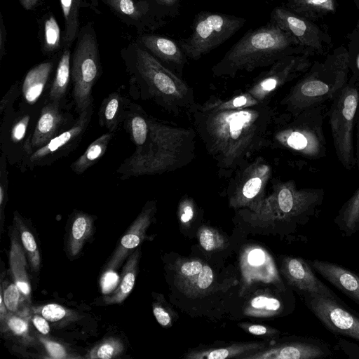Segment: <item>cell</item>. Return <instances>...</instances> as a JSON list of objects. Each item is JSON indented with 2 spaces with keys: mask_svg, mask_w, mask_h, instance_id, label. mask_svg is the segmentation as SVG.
<instances>
[{
  "mask_svg": "<svg viewBox=\"0 0 359 359\" xmlns=\"http://www.w3.org/2000/svg\"><path fill=\"white\" fill-rule=\"evenodd\" d=\"M188 113L221 177H231L271 143L274 111L269 102L222 109L196 102Z\"/></svg>",
  "mask_w": 359,
  "mask_h": 359,
  "instance_id": "obj_1",
  "label": "cell"
},
{
  "mask_svg": "<svg viewBox=\"0 0 359 359\" xmlns=\"http://www.w3.org/2000/svg\"><path fill=\"white\" fill-rule=\"evenodd\" d=\"M149 132L142 147L116 170L118 178L159 175L188 165L196 156V133L149 114Z\"/></svg>",
  "mask_w": 359,
  "mask_h": 359,
  "instance_id": "obj_2",
  "label": "cell"
},
{
  "mask_svg": "<svg viewBox=\"0 0 359 359\" xmlns=\"http://www.w3.org/2000/svg\"><path fill=\"white\" fill-rule=\"evenodd\" d=\"M124 60L132 97L151 100L175 115L189 112L196 103L194 88L144 48L133 44Z\"/></svg>",
  "mask_w": 359,
  "mask_h": 359,
  "instance_id": "obj_3",
  "label": "cell"
},
{
  "mask_svg": "<svg viewBox=\"0 0 359 359\" xmlns=\"http://www.w3.org/2000/svg\"><path fill=\"white\" fill-rule=\"evenodd\" d=\"M297 41L274 22L249 30L212 67L215 76L234 77L240 72L268 67L294 54Z\"/></svg>",
  "mask_w": 359,
  "mask_h": 359,
  "instance_id": "obj_4",
  "label": "cell"
},
{
  "mask_svg": "<svg viewBox=\"0 0 359 359\" xmlns=\"http://www.w3.org/2000/svg\"><path fill=\"white\" fill-rule=\"evenodd\" d=\"M325 104L306 109L296 116L283 114L276 125L271 143L309 159L326 156L323 132Z\"/></svg>",
  "mask_w": 359,
  "mask_h": 359,
  "instance_id": "obj_5",
  "label": "cell"
},
{
  "mask_svg": "<svg viewBox=\"0 0 359 359\" xmlns=\"http://www.w3.org/2000/svg\"><path fill=\"white\" fill-rule=\"evenodd\" d=\"M324 194L322 189H299L294 181L276 180L271 194L251 216L264 221L303 223L319 210Z\"/></svg>",
  "mask_w": 359,
  "mask_h": 359,
  "instance_id": "obj_6",
  "label": "cell"
},
{
  "mask_svg": "<svg viewBox=\"0 0 359 359\" xmlns=\"http://www.w3.org/2000/svg\"><path fill=\"white\" fill-rule=\"evenodd\" d=\"M245 22L241 17L202 12L196 15L190 36L177 43L187 57L196 60L228 40Z\"/></svg>",
  "mask_w": 359,
  "mask_h": 359,
  "instance_id": "obj_7",
  "label": "cell"
},
{
  "mask_svg": "<svg viewBox=\"0 0 359 359\" xmlns=\"http://www.w3.org/2000/svg\"><path fill=\"white\" fill-rule=\"evenodd\" d=\"M358 104L359 88L353 84H346L332 100L328 111L335 153L347 170L356 165L353 130Z\"/></svg>",
  "mask_w": 359,
  "mask_h": 359,
  "instance_id": "obj_8",
  "label": "cell"
},
{
  "mask_svg": "<svg viewBox=\"0 0 359 359\" xmlns=\"http://www.w3.org/2000/svg\"><path fill=\"white\" fill-rule=\"evenodd\" d=\"M101 74L95 35L90 28L83 29L71 62L72 97L78 114L93 104L92 89Z\"/></svg>",
  "mask_w": 359,
  "mask_h": 359,
  "instance_id": "obj_9",
  "label": "cell"
},
{
  "mask_svg": "<svg viewBox=\"0 0 359 359\" xmlns=\"http://www.w3.org/2000/svg\"><path fill=\"white\" fill-rule=\"evenodd\" d=\"M40 111L19 106L1 118L0 148L10 165L20 170L32 153L31 139Z\"/></svg>",
  "mask_w": 359,
  "mask_h": 359,
  "instance_id": "obj_10",
  "label": "cell"
},
{
  "mask_svg": "<svg viewBox=\"0 0 359 359\" xmlns=\"http://www.w3.org/2000/svg\"><path fill=\"white\" fill-rule=\"evenodd\" d=\"M345 85L346 75L341 71L332 75L314 72L295 83L280 104L287 114L294 116L306 109L332 100Z\"/></svg>",
  "mask_w": 359,
  "mask_h": 359,
  "instance_id": "obj_11",
  "label": "cell"
},
{
  "mask_svg": "<svg viewBox=\"0 0 359 359\" xmlns=\"http://www.w3.org/2000/svg\"><path fill=\"white\" fill-rule=\"evenodd\" d=\"M271 174V167L262 157L239 168L228 187L229 205L234 208L255 211L266 198L265 191Z\"/></svg>",
  "mask_w": 359,
  "mask_h": 359,
  "instance_id": "obj_12",
  "label": "cell"
},
{
  "mask_svg": "<svg viewBox=\"0 0 359 359\" xmlns=\"http://www.w3.org/2000/svg\"><path fill=\"white\" fill-rule=\"evenodd\" d=\"M93 104L78 114L74 124L44 146L33 151L23 163L20 170H33L37 167L52 165L66 157L79 145L93 114Z\"/></svg>",
  "mask_w": 359,
  "mask_h": 359,
  "instance_id": "obj_13",
  "label": "cell"
},
{
  "mask_svg": "<svg viewBox=\"0 0 359 359\" xmlns=\"http://www.w3.org/2000/svg\"><path fill=\"white\" fill-rule=\"evenodd\" d=\"M304 304L330 332L359 341V316L342 300L314 293H302Z\"/></svg>",
  "mask_w": 359,
  "mask_h": 359,
  "instance_id": "obj_14",
  "label": "cell"
},
{
  "mask_svg": "<svg viewBox=\"0 0 359 359\" xmlns=\"http://www.w3.org/2000/svg\"><path fill=\"white\" fill-rule=\"evenodd\" d=\"M310 65L305 55H289L275 62L260 74L245 90L259 102H269L273 93L291 81Z\"/></svg>",
  "mask_w": 359,
  "mask_h": 359,
  "instance_id": "obj_15",
  "label": "cell"
},
{
  "mask_svg": "<svg viewBox=\"0 0 359 359\" xmlns=\"http://www.w3.org/2000/svg\"><path fill=\"white\" fill-rule=\"evenodd\" d=\"M65 106L48 99L42 106L31 139L32 152L74 124L76 118Z\"/></svg>",
  "mask_w": 359,
  "mask_h": 359,
  "instance_id": "obj_16",
  "label": "cell"
},
{
  "mask_svg": "<svg viewBox=\"0 0 359 359\" xmlns=\"http://www.w3.org/2000/svg\"><path fill=\"white\" fill-rule=\"evenodd\" d=\"M332 354L328 345L314 338H300L281 343L269 349H262L242 359H317Z\"/></svg>",
  "mask_w": 359,
  "mask_h": 359,
  "instance_id": "obj_17",
  "label": "cell"
},
{
  "mask_svg": "<svg viewBox=\"0 0 359 359\" xmlns=\"http://www.w3.org/2000/svg\"><path fill=\"white\" fill-rule=\"evenodd\" d=\"M270 21L289 33L299 46L320 52L323 49L322 35L317 26L287 8L277 6L270 14Z\"/></svg>",
  "mask_w": 359,
  "mask_h": 359,
  "instance_id": "obj_18",
  "label": "cell"
},
{
  "mask_svg": "<svg viewBox=\"0 0 359 359\" xmlns=\"http://www.w3.org/2000/svg\"><path fill=\"white\" fill-rule=\"evenodd\" d=\"M282 272L287 283L299 294L314 293L340 299L315 275L309 261L297 257H285L282 262Z\"/></svg>",
  "mask_w": 359,
  "mask_h": 359,
  "instance_id": "obj_19",
  "label": "cell"
},
{
  "mask_svg": "<svg viewBox=\"0 0 359 359\" xmlns=\"http://www.w3.org/2000/svg\"><path fill=\"white\" fill-rule=\"evenodd\" d=\"M156 210L154 201H148L144 205L141 212L120 240L107 264V269L108 271L118 268L144 240L147 230L151 223Z\"/></svg>",
  "mask_w": 359,
  "mask_h": 359,
  "instance_id": "obj_20",
  "label": "cell"
},
{
  "mask_svg": "<svg viewBox=\"0 0 359 359\" xmlns=\"http://www.w3.org/2000/svg\"><path fill=\"white\" fill-rule=\"evenodd\" d=\"M175 271L177 285L190 296L205 294L214 282L212 269L198 259L180 261L176 264Z\"/></svg>",
  "mask_w": 359,
  "mask_h": 359,
  "instance_id": "obj_21",
  "label": "cell"
},
{
  "mask_svg": "<svg viewBox=\"0 0 359 359\" xmlns=\"http://www.w3.org/2000/svg\"><path fill=\"white\" fill-rule=\"evenodd\" d=\"M53 68V62L40 63L29 69L21 85V102L20 106L41 110L48 100L50 86V76Z\"/></svg>",
  "mask_w": 359,
  "mask_h": 359,
  "instance_id": "obj_22",
  "label": "cell"
},
{
  "mask_svg": "<svg viewBox=\"0 0 359 359\" xmlns=\"http://www.w3.org/2000/svg\"><path fill=\"white\" fill-rule=\"evenodd\" d=\"M311 267L359 305V276L337 264L314 259L309 261Z\"/></svg>",
  "mask_w": 359,
  "mask_h": 359,
  "instance_id": "obj_23",
  "label": "cell"
},
{
  "mask_svg": "<svg viewBox=\"0 0 359 359\" xmlns=\"http://www.w3.org/2000/svg\"><path fill=\"white\" fill-rule=\"evenodd\" d=\"M139 40L148 52L159 61L168 65L170 69L172 68L181 73L187 63V57L179 43L171 39L155 34H144Z\"/></svg>",
  "mask_w": 359,
  "mask_h": 359,
  "instance_id": "obj_24",
  "label": "cell"
},
{
  "mask_svg": "<svg viewBox=\"0 0 359 359\" xmlns=\"http://www.w3.org/2000/svg\"><path fill=\"white\" fill-rule=\"evenodd\" d=\"M130 102L118 90L109 93L103 99L99 108V125L109 132L115 133L123 122Z\"/></svg>",
  "mask_w": 359,
  "mask_h": 359,
  "instance_id": "obj_25",
  "label": "cell"
},
{
  "mask_svg": "<svg viewBox=\"0 0 359 359\" xmlns=\"http://www.w3.org/2000/svg\"><path fill=\"white\" fill-rule=\"evenodd\" d=\"M14 231L11 236L9 265L14 282L20 290L25 301L31 302V285L27 273V259L24 250Z\"/></svg>",
  "mask_w": 359,
  "mask_h": 359,
  "instance_id": "obj_26",
  "label": "cell"
},
{
  "mask_svg": "<svg viewBox=\"0 0 359 359\" xmlns=\"http://www.w3.org/2000/svg\"><path fill=\"white\" fill-rule=\"evenodd\" d=\"M149 114L138 104L130 102L122 123L130 140L139 149L145 143L149 132Z\"/></svg>",
  "mask_w": 359,
  "mask_h": 359,
  "instance_id": "obj_27",
  "label": "cell"
},
{
  "mask_svg": "<svg viewBox=\"0 0 359 359\" xmlns=\"http://www.w3.org/2000/svg\"><path fill=\"white\" fill-rule=\"evenodd\" d=\"M140 255V248H138L129 255L123 266L119 284L111 295L104 297V304H121L130 294L135 283Z\"/></svg>",
  "mask_w": 359,
  "mask_h": 359,
  "instance_id": "obj_28",
  "label": "cell"
},
{
  "mask_svg": "<svg viewBox=\"0 0 359 359\" xmlns=\"http://www.w3.org/2000/svg\"><path fill=\"white\" fill-rule=\"evenodd\" d=\"M264 344L257 342L236 344L224 348L192 351L187 353L185 358L189 359H242L248 355L264 349Z\"/></svg>",
  "mask_w": 359,
  "mask_h": 359,
  "instance_id": "obj_29",
  "label": "cell"
},
{
  "mask_svg": "<svg viewBox=\"0 0 359 359\" xmlns=\"http://www.w3.org/2000/svg\"><path fill=\"white\" fill-rule=\"evenodd\" d=\"M114 133L107 132L93 141L86 151L70 165L71 170L76 175L84 173L97 163L106 153Z\"/></svg>",
  "mask_w": 359,
  "mask_h": 359,
  "instance_id": "obj_30",
  "label": "cell"
},
{
  "mask_svg": "<svg viewBox=\"0 0 359 359\" xmlns=\"http://www.w3.org/2000/svg\"><path fill=\"white\" fill-rule=\"evenodd\" d=\"M71 75L70 51L65 49L57 66L55 76L49 88L48 99L66 104Z\"/></svg>",
  "mask_w": 359,
  "mask_h": 359,
  "instance_id": "obj_31",
  "label": "cell"
},
{
  "mask_svg": "<svg viewBox=\"0 0 359 359\" xmlns=\"http://www.w3.org/2000/svg\"><path fill=\"white\" fill-rule=\"evenodd\" d=\"M287 8L309 20H317L336 11L334 0H286Z\"/></svg>",
  "mask_w": 359,
  "mask_h": 359,
  "instance_id": "obj_32",
  "label": "cell"
},
{
  "mask_svg": "<svg viewBox=\"0 0 359 359\" xmlns=\"http://www.w3.org/2000/svg\"><path fill=\"white\" fill-rule=\"evenodd\" d=\"M94 219L85 212H78L73 218L69 239V250L72 256L79 254L93 232Z\"/></svg>",
  "mask_w": 359,
  "mask_h": 359,
  "instance_id": "obj_33",
  "label": "cell"
},
{
  "mask_svg": "<svg viewBox=\"0 0 359 359\" xmlns=\"http://www.w3.org/2000/svg\"><path fill=\"white\" fill-rule=\"evenodd\" d=\"M334 222L346 236L359 231V188L342 205Z\"/></svg>",
  "mask_w": 359,
  "mask_h": 359,
  "instance_id": "obj_34",
  "label": "cell"
},
{
  "mask_svg": "<svg viewBox=\"0 0 359 359\" xmlns=\"http://www.w3.org/2000/svg\"><path fill=\"white\" fill-rule=\"evenodd\" d=\"M32 312L27 309L15 313L8 312L1 324V330L4 328L18 337L22 342L32 344L34 339L30 334L29 320Z\"/></svg>",
  "mask_w": 359,
  "mask_h": 359,
  "instance_id": "obj_35",
  "label": "cell"
},
{
  "mask_svg": "<svg viewBox=\"0 0 359 359\" xmlns=\"http://www.w3.org/2000/svg\"><path fill=\"white\" fill-rule=\"evenodd\" d=\"M283 310L280 300L276 297L260 294L253 297L246 305L244 313L254 317H271Z\"/></svg>",
  "mask_w": 359,
  "mask_h": 359,
  "instance_id": "obj_36",
  "label": "cell"
},
{
  "mask_svg": "<svg viewBox=\"0 0 359 359\" xmlns=\"http://www.w3.org/2000/svg\"><path fill=\"white\" fill-rule=\"evenodd\" d=\"M14 223L32 269L37 271L41 266V257L34 237L25 224L22 217L16 211L14 212Z\"/></svg>",
  "mask_w": 359,
  "mask_h": 359,
  "instance_id": "obj_37",
  "label": "cell"
},
{
  "mask_svg": "<svg viewBox=\"0 0 359 359\" xmlns=\"http://www.w3.org/2000/svg\"><path fill=\"white\" fill-rule=\"evenodd\" d=\"M83 0H60L65 19L64 43L69 46L79 32V13Z\"/></svg>",
  "mask_w": 359,
  "mask_h": 359,
  "instance_id": "obj_38",
  "label": "cell"
},
{
  "mask_svg": "<svg viewBox=\"0 0 359 359\" xmlns=\"http://www.w3.org/2000/svg\"><path fill=\"white\" fill-rule=\"evenodd\" d=\"M119 15L138 22L146 18L149 12V5L147 1L135 2L134 0H103Z\"/></svg>",
  "mask_w": 359,
  "mask_h": 359,
  "instance_id": "obj_39",
  "label": "cell"
},
{
  "mask_svg": "<svg viewBox=\"0 0 359 359\" xmlns=\"http://www.w3.org/2000/svg\"><path fill=\"white\" fill-rule=\"evenodd\" d=\"M32 313L40 314L48 321L57 323L62 325L68 324L78 318L77 313L57 304H48L32 307Z\"/></svg>",
  "mask_w": 359,
  "mask_h": 359,
  "instance_id": "obj_40",
  "label": "cell"
},
{
  "mask_svg": "<svg viewBox=\"0 0 359 359\" xmlns=\"http://www.w3.org/2000/svg\"><path fill=\"white\" fill-rule=\"evenodd\" d=\"M124 351L123 341L117 337H111L102 340L94 346L86 355L90 359H111L118 357Z\"/></svg>",
  "mask_w": 359,
  "mask_h": 359,
  "instance_id": "obj_41",
  "label": "cell"
},
{
  "mask_svg": "<svg viewBox=\"0 0 359 359\" xmlns=\"http://www.w3.org/2000/svg\"><path fill=\"white\" fill-rule=\"evenodd\" d=\"M60 43V29L56 19L50 15L44 22V50L51 53L57 50Z\"/></svg>",
  "mask_w": 359,
  "mask_h": 359,
  "instance_id": "obj_42",
  "label": "cell"
},
{
  "mask_svg": "<svg viewBox=\"0 0 359 359\" xmlns=\"http://www.w3.org/2000/svg\"><path fill=\"white\" fill-rule=\"evenodd\" d=\"M201 245L206 251H214L222 248L224 245V240L219 232L208 226H203L198 234Z\"/></svg>",
  "mask_w": 359,
  "mask_h": 359,
  "instance_id": "obj_43",
  "label": "cell"
},
{
  "mask_svg": "<svg viewBox=\"0 0 359 359\" xmlns=\"http://www.w3.org/2000/svg\"><path fill=\"white\" fill-rule=\"evenodd\" d=\"M1 285L3 287L2 284ZM3 297L6 309L11 313L17 312L20 304L25 301L15 282L8 284L4 289L3 288Z\"/></svg>",
  "mask_w": 359,
  "mask_h": 359,
  "instance_id": "obj_44",
  "label": "cell"
},
{
  "mask_svg": "<svg viewBox=\"0 0 359 359\" xmlns=\"http://www.w3.org/2000/svg\"><path fill=\"white\" fill-rule=\"evenodd\" d=\"M153 313L157 322L163 327L172 326L176 314L163 299L154 302Z\"/></svg>",
  "mask_w": 359,
  "mask_h": 359,
  "instance_id": "obj_45",
  "label": "cell"
},
{
  "mask_svg": "<svg viewBox=\"0 0 359 359\" xmlns=\"http://www.w3.org/2000/svg\"><path fill=\"white\" fill-rule=\"evenodd\" d=\"M8 161L6 156L1 153L0 156V210L1 218L4 215V211L8 200Z\"/></svg>",
  "mask_w": 359,
  "mask_h": 359,
  "instance_id": "obj_46",
  "label": "cell"
},
{
  "mask_svg": "<svg viewBox=\"0 0 359 359\" xmlns=\"http://www.w3.org/2000/svg\"><path fill=\"white\" fill-rule=\"evenodd\" d=\"M38 338L50 358L53 359L72 358L69 355L67 350L62 344L42 336H38Z\"/></svg>",
  "mask_w": 359,
  "mask_h": 359,
  "instance_id": "obj_47",
  "label": "cell"
},
{
  "mask_svg": "<svg viewBox=\"0 0 359 359\" xmlns=\"http://www.w3.org/2000/svg\"><path fill=\"white\" fill-rule=\"evenodd\" d=\"M20 96H21V86L17 81L10 87L0 101L1 118L9 110L14 108V104Z\"/></svg>",
  "mask_w": 359,
  "mask_h": 359,
  "instance_id": "obj_48",
  "label": "cell"
},
{
  "mask_svg": "<svg viewBox=\"0 0 359 359\" xmlns=\"http://www.w3.org/2000/svg\"><path fill=\"white\" fill-rule=\"evenodd\" d=\"M194 217V205L192 200L186 198L182 201L179 207V217L182 224H189Z\"/></svg>",
  "mask_w": 359,
  "mask_h": 359,
  "instance_id": "obj_49",
  "label": "cell"
},
{
  "mask_svg": "<svg viewBox=\"0 0 359 359\" xmlns=\"http://www.w3.org/2000/svg\"><path fill=\"white\" fill-rule=\"evenodd\" d=\"M243 329L246 330L249 333L254 335H265V334H274L278 333V330L262 325H241Z\"/></svg>",
  "mask_w": 359,
  "mask_h": 359,
  "instance_id": "obj_50",
  "label": "cell"
},
{
  "mask_svg": "<svg viewBox=\"0 0 359 359\" xmlns=\"http://www.w3.org/2000/svg\"><path fill=\"white\" fill-rule=\"evenodd\" d=\"M32 314L31 321L36 330L43 335L48 334L50 332V326L48 320L40 314L32 313Z\"/></svg>",
  "mask_w": 359,
  "mask_h": 359,
  "instance_id": "obj_51",
  "label": "cell"
},
{
  "mask_svg": "<svg viewBox=\"0 0 359 359\" xmlns=\"http://www.w3.org/2000/svg\"><path fill=\"white\" fill-rule=\"evenodd\" d=\"M6 41V30L4 25L2 17H1V28H0V60L4 56L5 45Z\"/></svg>",
  "mask_w": 359,
  "mask_h": 359,
  "instance_id": "obj_52",
  "label": "cell"
},
{
  "mask_svg": "<svg viewBox=\"0 0 359 359\" xmlns=\"http://www.w3.org/2000/svg\"><path fill=\"white\" fill-rule=\"evenodd\" d=\"M8 311L6 309V306L5 305L4 297H3V287L1 285V290H0V320L1 323L4 320L6 315L8 314Z\"/></svg>",
  "mask_w": 359,
  "mask_h": 359,
  "instance_id": "obj_53",
  "label": "cell"
},
{
  "mask_svg": "<svg viewBox=\"0 0 359 359\" xmlns=\"http://www.w3.org/2000/svg\"><path fill=\"white\" fill-rule=\"evenodd\" d=\"M359 106V104H358ZM358 111H359V109L358 108ZM357 118H355V121H357V142H356V149H355V163L359 170V114H356Z\"/></svg>",
  "mask_w": 359,
  "mask_h": 359,
  "instance_id": "obj_54",
  "label": "cell"
},
{
  "mask_svg": "<svg viewBox=\"0 0 359 359\" xmlns=\"http://www.w3.org/2000/svg\"><path fill=\"white\" fill-rule=\"evenodd\" d=\"M41 0H20L21 5L26 10L34 8Z\"/></svg>",
  "mask_w": 359,
  "mask_h": 359,
  "instance_id": "obj_55",
  "label": "cell"
},
{
  "mask_svg": "<svg viewBox=\"0 0 359 359\" xmlns=\"http://www.w3.org/2000/svg\"><path fill=\"white\" fill-rule=\"evenodd\" d=\"M156 3L166 8H171L177 5L180 0H155Z\"/></svg>",
  "mask_w": 359,
  "mask_h": 359,
  "instance_id": "obj_56",
  "label": "cell"
},
{
  "mask_svg": "<svg viewBox=\"0 0 359 359\" xmlns=\"http://www.w3.org/2000/svg\"><path fill=\"white\" fill-rule=\"evenodd\" d=\"M357 67H358V68L359 69V55L357 57Z\"/></svg>",
  "mask_w": 359,
  "mask_h": 359,
  "instance_id": "obj_57",
  "label": "cell"
}]
</instances>
